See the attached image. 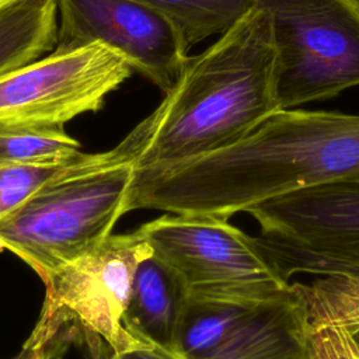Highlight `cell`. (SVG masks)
Returning a JSON list of instances; mask_svg holds the SVG:
<instances>
[{
  "label": "cell",
  "instance_id": "1",
  "mask_svg": "<svg viewBox=\"0 0 359 359\" xmlns=\"http://www.w3.org/2000/svg\"><path fill=\"white\" fill-rule=\"evenodd\" d=\"M341 181H359V115L279 109L230 147L133 172L123 213L153 209L229 219L266 199Z\"/></svg>",
  "mask_w": 359,
  "mask_h": 359
},
{
  "label": "cell",
  "instance_id": "2",
  "mask_svg": "<svg viewBox=\"0 0 359 359\" xmlns=\"http://www.w3.org/2000/svg\"><path fill=\"white\" fill-rule=\"evenodd\" d=\"M275 59L268 14L254 6L188 57L158 107L123 139L133 172L165 170L230 147L279 111Z\"/></svg>",
  "mask_w": 359,
  "mask_h": 359
},
{
  "label": "cell",
  "instance_id": "19",
  "mask_svg": "<svg viewBox=\"0 0 359 359\" xmlns=\"http://www.w3.org/2000/svg\"><path fill=\"white\" fill-rule=\"evenodd\" d=\"M102 359H184L178 352L167 351L158 346H140L119 353H109Z\"/></svg>",
  "mask_w": 359,
  "mask_h": 359
},
{
  "label": "cell",
  "instance_id": "5",
  "mask_svg": "<svg viewBox=\"0 0 359 359\" xmlns=\"http://www.w3.org/2000/svg\"><path fill=\"white\" fill-rule=\"evenodd\" d=\"M153 254L137 230L109 234L101 244L45 279V300L35 330L57 334L70 325L88 342L94 359L146 345L123 325L139 264Z\"/></svg>",
  "mask_w": 359,
  "mask_h": 359
},
{
  "label": "cell",
  "instance_id": "15",
  "mask_svg": "<svg viewBox=\"0 0 359 359\" xmlns=\"http://www.w3.org/2000/svg\"><path fill=\"white\" fill-rule=\"evenodd\" d=\"M81 154L80 143L65 129L0 128V165L66 163Z\"/></svg>",
  "mask_w": 359,
  "mask_h": 359
},
{
  "label": "cell",
  "instance_id": "7",
  "mask_svg": "<svg viewBox=\"0 0 359 359\" xmlns=\"http://www.w3.org/2000/svg\"><path fill=\"white\" fill-rule=\"evenodd\" d=\"M309 332L292 283L268 296L189 294L177 352L184 359H310Z\"/></svg>",
  "mask_w": 359,
  "mask_h": 359
},
{
  "label": "cell",
  "instance_id": "12",
  "mask_svg": "<svg viewBox=\"0 0 359 359\" xmlns=\"http://www.w3.org/2000/svg\"><path fill=\"white\" fill-rule=\"evenodd\" d=\"M57 42L56 0H14L0 8V77L50 52Z\"/></svg>",
  "mask_w": 359,
  "mask_h": 359
},
{
  "label": "cell",
  "instance_id": "20",
  "mask_svg": "<svg viewBox=\"0 0 359 359\" xmlns=\"http://www.w3.org/2000/svg\"><path fill=\"white\" fill-rule=\"evenodd\" d=\"M14 0H0V8H3L4 6H7V4H10V3H13Z\"/></svg>",
  "mask_w": 359,
  "mask_h": 359
},
{
  "label": "cell",
  "instance_id": "14",
  "mask_svg": "<svg viewBox=\"0 0 359 359\" xmlns=\"http://www.w3.org/2000/svg\"><path fill=\"white\" fill-rule=\"evenodd\" d=\"M168 18L191 48L208 36L223 34L255 0H136Z\"/></svg>",
  "mask_w": 359,
  "mask_h": 359
},
{
  "label": "cell",
  "instance_id": "9",
  "mask_svg": "<svg viewBox=\"0 0 359 359\" xmlns=\"http://www.w3.org/2000/svg\"><path fill=\"white\" fill-rule=\"evenodd\" d=\"M245 213L261 227L258 247L287 279L332 266L359 268V181L297 189Z\"/></svg>",
  "mask_w": 359,
  "mask_h": 359
},
{
  "label": "cell",
  "instance_id": "16",
  "mask_svg": "<svg viewBox=\"0 0 359 359\" xmlns=\"http://www.w3.org/2000/svg\"><path fill=\"white\" fill-rule=\"evenodd\" d=\"M81 156L66 163L55 164L0 165V216L17 208L36 188L66 170Z\"/></svg>",
  "mask_w": 359,
  "mask_h": 359
},
{
  "label": "cell",
  "instance_id": "3",
  "mask_svg": "<svg viewBox=\"0 0 359 359\" xmlns=\"http://www.w3.org/2000/svg\"><path fill=\"white\" fill-rule=\"evenodd\" d=\"M132 174L123 140L104 153H84L0 216V251L21 258L43 280L112 234Z\"/></svg>",
  "mask_w": 359,
  "mask_h": 359
},
{
  "label": "cell",
  "instance_id": "10",
  "mask_svg": "<svg viewBox=\"0 0 359 359\" xmlns=\"http://www.w3.org/2000/svg\"><path fill=\"white\" fill-rule=\"evenodd\" d=\"M56 6L57 48L100 42L163 93L174 86L189 57L177 27L136 0H56Z\"/></svg>",
  "mask_w": 359,
  "mask_h": 359
},
{
  "label": "cell",
  "instance_id": "4",
  "mask_svg": "<svg viewBox=\"0 0 359 359\" xmlns=\"http://www.w3.org/2000/svg\"><path fill=\"white\" fill-rule=\"evenodd\" d=\"M269 18L279 109L359 86V0H255Z\"/></svg>",
  "mask_w": 359,
  "mask_h": 359
},
{
  "label": "cell",
  "instance_id": "6",
  "mask_svg": "<svg viewBox=\"0 0 359 359\" xmlns=\"http://www.w3.org/2000/svg\"><path fill=\"white\" fill-rule=\"evenodd\" d=\"M137 231L153 255L181 278L189 294L268 296L290 287L292 282L254 237L226 217L167 213Z\"/></svg>",
  "mask_w": 359,
  "mask_h": 359
},
{
  "label": "cell",
  "instance_id": "17",
  "mask_svg": "<svg viewBox=\"0 0 359 359\" xmlns=\"http://www.w3.org/2000/svg\"><path fill=\"white\" fill-rule=\"evenodd\" d=\"M310 359H359L352 332L337 324L313 327L309 332Z\"/></svg>",
  "mask_w": 359,
  "mask_h": 359
},
{
  "label": "cell",
  "instance_id": "11",
  "mask_svg": "<svg viewBox=\"0 0 359 359\" xmlns=\"http://www.w3.org/2000/svg\"><path fill=\"white\" fill-rule=\"evenodd\" d=\"M189 290L160 258H144L135 273L125 328L146 345L177 352V337Z\"/></svg>",
  "mask_w": 359,
  "mask_h": 359
},
{
  "label": "cell",
  "instance_id": "21",
  "mask_svg": "<svg viewBox=\"0 0 359 359\" xmlns=\"http://www.w3.org/2000/svg\"><path fill=\"white\" fill-rule=\"evenodd\" d=\"M352 335H353L355 341H356V342H358V345H359V328H358L356 331H353V332H352Z\"/></svg>",
  "mask_w": 359,
  "mask_h": 359
},
{
  "label": "cell",
  "instance_id": "13",
  "mask_svg": "<svg viewBox=\"0 0 359 359\" xmlns=\"http://www.w3.org/2000/svg\"><path fill=\"white\" fill-rule=\"evenodd\" d=\"M309 283L292 282L302 299L310 328L337 324L359 328V268L332 266Z\"/></svg>",
  "mask_w": 359,
  "mask_h": 359
},
{
  "label": "cell",
  "instance_id": "18",
  "mask_svg": "<svg viewBox=\"0 0 359 359\" xmlns=\"http://www.w3.org/2000/svg\"><path fill=\"white\" fill-rule=\"evenodd\" d=\"M76 339V331L70 325L56 335L32 330L21 351L13 359H65L70 344Z\"/></svg>",
  "mask_w": 359,
  "mask_h": 359
},
{
  "label": "cell",
  "instance_id": "8",
  "mask_svg": "<svg viewBox=\"0 0 359 359\" xmlns=\"http://www.w3.org/2000/svg\"><path fill=\"white\" fill-rule=\"evenodd\" d=\"M133 73L128 60L100 42L53 48L0 77V128L55 130L97 112Z\"/></svg>",
  "mask_w": 359,
  "mask_h": 359
}]
</instances>
